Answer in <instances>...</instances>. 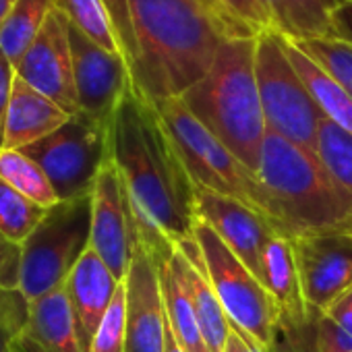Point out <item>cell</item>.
Wrapping results in <instances>:
<instances>
[{
	"label": "cell",
	"instance_id": "1",
	"mask_svg": "<svg viewBox=\"0 0 352 352\" xmlns=\"http://www.w3.org/2000/svg\"><path fill=\"white\" fill-rule=\"evenodd\" d=\"M110 157L126 187L141 245L168 259L199 222L191 176L155 106L131 87L110 120Z\"/></svg>",
	"mask_w": 352,
	"mask_h": 352
},
{
	"label": "cell",
	"instance_id": "2",
	"mask_svg": "<svg viewBox=\"0 0 352 352\" xmlns=\"http://www.w3.org/2000/svg\"><path fill=\"white\" fill-rule=\"evenodd\" d=\"M135 36L133 87L147 102L183 98L230 38L201 0H126Z\"/></svg>",
	"mask_w": 352,
	"mask_h": 352
},
{
	"label": "cell",
	"instance_id": "3",
	"mask_svg": "<svg viewBox=\"0 0 352 352\" xmlns=\"http://www.w3.org/2000/svg\"><path fill=\"white\" fill-rule=\"evenodd\" d=\"M276 234L290 241L352 232V193L325 170L317 155L267 131L257 170Z\"/></svg>",
	"mask_w": 352,
	"mask_h": 352
},
{
	"label": "cell",
	"instance_id": "4",
	"mask_svg": "<svg viewBox=\"0 0 352 352\" xmlns=\"http://www.w3.org/2000/svg\"><path fill=\"white\" fill-rule=\"evenodd\" d=\"M181 100L216 139L257 174L267 124L255 75V38H226L208 75Z\"/></svg>",
	"mask_w": 352,
	"mask_h": 352
},
{
	"label": "cell",
	"instance_id": "5",
	"mask_svg": "<svg viewBox=\"0 0 352 352\" xmlns=\"http://www.w3.org/2000/svg\"><path fill=\"white\" fill-rule=\"evenodd\" d=\"M153 106L197 189L236 199L267 218L265 195L257 174L251 172L220 139H216L191 114L181 98L164 100Z\"/></svg>",
	"mask_w": 352,
	"mask_h": 352
},
{
	"label": "cell",
	"instance_id": "6",
	"mask_svg": "<svg viewBox=\"0 0 352 352\" xmlns=\"http://www.w3.org/2000/svg\"><path fill=\"white\" fill-rule=\"evenodd\" d=\"M255 75L267 131L317 155V133L325 116L292 65L280 32L255 38Z\"/></svg>",
	"mask_w": 352,
	"mask_h": 352
},
{
	"label": "cell",
	"instance_id": "7",
	"mask_svg": "<svg viewBox=\"0 0 352 352\" xmlns=\"http://www.w3.org/2000/svg\"><path fill=\"white\" fill-rule=\"evenodd\" d=\"M91 195L48 208L34 232L21 243L19 290L32 302L65 286L89 249Z\"/></svg>",
	"mask_w": 352,
	"mask_h": 352
},
{
	"label": "cell",
	"instance_id": "8",
	"mask_svg": "<svg viewBox=\"0 0 352 352\" xmlns=\"http://www.w3.org/2000/svg\"><path fill=\"white\" fill-rule=\"evenodd\" d=\"M193 234L201 247L210 282L226 311L228 321L259 350L272 352L280 317L270 290L224 245L212 226L199 220Z\"/></svg>",
	"mask_w": 352,
	"mask_h": 352
},
{
	"label": "cell",
	"instance_id": "9",
	"mask_svg": "<svg viewBox=\"0 0 352 352\" xmlns=\"http://www.w3.org/2000/svg\"><path fill=\"white\" fill-rule=\"evenodd\" d=\"M21 151L44 170L58 201L87 197L110 157V122L77 112L58 131Z\"/></svg>",
	"mask_w": 352,
	"mask_h": 352
},
{
	"label": "cell",
	"instance_id": "10",
	"mask_svg": "<svg viewBox=\"0 0 352 352\" xmlns=\"http://www.w3.org/2000/svg\"><path fill=\"white\" fill-rule=\"evenodd\" d=\"M139 245V226L126 187L116 164L112 157H108L98 174L91 193L89 249L108 265L118 282H124Z\"/></svg>",
	"mask_w": 352,
	"mask_h": 352
},
{
	"label": "cell",
	"instance_id": "11",
	"mask_svg": "<svg viewBox=\"0 0 352 352\" xmlns=\"http://www.w3.org/2000/svg\"><path fill=\"white\" fill-rule=\"evenodd\" d=\"M300 290L311 313H327L352 290V232L292 241Z\"/></svg>",
	"mask_w": 352,
	"mask_h": 352
},
{
	"label": "cell",
	"instance_id": "12",
	"mask_svg": "<svg viewBox=\"0 0 352 352\" xmlns=\"http://www.w3.org/2000/svg\"><path fill=\"white\" fill-rule=\"evenodd\" d=\"M69 42L73 54V75L79 112L96 120L110 122L120 100L133 87V77L126 58L94 44L71 23Z\"/></svg>",
	"mask_w": 352,
	"mask_h": 352
},
{
	"label": "cell",
	"instance_id": "13",
	"mask_svg": "<svg viewBox=\"0 0 352 352\" xmlns=\"http://www.w3.org/2000/svg\"><path fill=\"white\" fill-rule=\"evenodd\" d=\"M17 77L32 85L36 91L50 98L65 112H79L69 42V21L60 11L54 9L48 15L38 38L17 65Z\"/></svg>",
	"mask_w": 352,
	"mask_h": 352
},
{
	"label": "cell",
	"instance_id": "14",
	"mask_svg": "<svg viewBox=\"0 0 352 352\" xmlns=\"http://www.w3.org/2000/svg\"><path fill=\"white\" fill-rule=\"evenodd\" d=\"M195 210L197 218L212 226L224 245L263 284V253L276 236L267 218L236 199L208 189H197Z\"/></svg>",
	"mask_w": 352,
	"mask_h": 352
},
{
	"label": "cell",
	"instance_id": "15",
	"mask_svg": "<svg viewBox=\"0 0 352 352\" xmlns=\"http://www.w3.org/2000/svg\"><path fill=\"white\" fill-rule=\"evenodd\" d=\"M126 286V352H164L168 315L160 288L157 263L143 245L135 251Z\"/></svg>",
	"mask_w": 352,
	"mask_h": 352
},
{
	"label": "cell",
	"instance_id": "16",
	"mask_svg": "<svg viewBox=\"0 0 352 352\" xmlns=\"http://www.w3.org/2000/svg\"><path fill=\"white\" fill-rule=\"evenodd\" d=\"M120 282L108 270V265L87 249L79 263L73 267L71 276L65 282L69 302L75 315L79 342L85 352H89L94 336L118 290Z\"/></svg>",
	"mask_w": 352,
	"mask_h": 352
},
{
	"label": "cell",
	"instance_id": "17",
	"mask_svg": "<svg viewBox=\"0 0 352 352\" xmlns=\"http://www.w3.org/2000/svg\"><path fill=\"white\" fill-rule=\"evenodd\" d=\"M15 350L19 352H85L65 286L30 302V317Z\"/></svg>",
	"mask_w": 352,
	"mask_h": 352
},
{
	"label": "cell",
	"instance_id": "18",
	"mask_svg": "<svg viewBox=\"0 0 352 352\" xmlns=\"http://www.w3.org/2000/svg\"><path fill=\"white\" fill-rule=\"evenodd\" d=\"M176 247V259H179L181 274L191 292L201 338L206 342L208 352H224L226 340L232 331V323L226 317V311L210 282L206 259L201 247L195 236L181 241Z\"/></svg>",
	"mask_w": 352,
	"mask_h": 352
},
{
	"label": "cell",
	"instance_id": "19",
	"mask_svg": "<svg viewBox=\"0 0 352 352\" xmlns=\"http://www.w3.org/2000/svg\"><path fill=\"white\" fill-rule=\"evenodd\" d=\"M71 116L73 114L65 112L50 98L17 77L5 116L3 149H25L58 131Z\"/></svg>",
	"mask_w": 352,
	"mask_h": 352
},
{
	"label": "cell",
	"instance_id": "20",
	"mask_svg": "<svg viewBox=\"0 0 352 352\" xmlns=\"http://www.w3.org/2000/svg\"><path fill=\"white\" fill-rule=\"evenodd\" d=\"M263 286L278 307V329H292L307 321L309 309L302 298L292 241L276 234L263 253Z\"/></svg>",
	"mask_w": 352,
	"mask_h": 352
},
{
	"label": "cell",
	"instance_id": "21",
	"mask_svg": "<svg viewBox=\"0 0 352 352\" xmlns=\"http://www.w3.org/2000/svg\"><path fill=\"white\" fill-rule=\"evenodd\" d=\"M157 274H160V288H162L168 323L176 340L181 342V346L187 352H208L206 342L201 338L191 292L181 274L179 259H176V247L168 259L157 263Z\"/></svg>",
	"mask_w": 352,
	"mask_h": 352
},
{
	"label": "cell",
	"instance_id": "22",
	"mask_svg": "<svg viewBox=\"0 0 352 352\" xmlns=\"http://www.w3.org/2000/svg\"><path fill=\"white\" fill-rule=\"evenodd\" d=\"M284 42L292 65L296 67L300 79L305 81L313 100L321 108L323 116L352 135V96L315 60H311L290 38L284 36Z\"/></svg>",
	"mask_w": 352,
	"mask_h": 352
},
{
	"label": "cell",
	"instance_id": "23",
	"mask_svg": "<svg viewBox=\"0 0 352 352\" xmlns=\"http://www.w3.org/2000/svg\"><path fill=\"white\" fill-rule=\"evenodd\" d=\"M276 32L290 40L333 38L331 11L323 0H261Z\"/></svg>",
	"mask_w": 352,
	"mask_h": 352
},
{
	"label": "cell",
	"instance_id": "24",
	"mask_svg": "<svg viewBox=\"0 0 352 352\" xmlns=\"http://www.w3.org/2000/svg\"><path fill=\"white\" fill-rule=\"evenodd\" d=\"M52 11L54 0H15L13 3L7 21L0 28V48L15 65V69Z\"/></svg>",
	"mask_w": 352,
	"mask_h": 352
},
{
	"label": "cell",
	"instance_id": "25",
	"mask_svg": "<svg viewBox=\"0 0 352 352\" xmlns=\"http://www.w3.org/2000/svg\"><path fill=\"white\" fill-rule=\"evenodd\" d=\"M54 9L60 11L67 21L94 44L124 56L120 36L106 0H54Z\"/></svg>",
	"mask_w": 352,
	"mask_h": 352
},
{
	"label": "cell",
	"instance_id": "26",
	"mask_svg": "<svg viewBox=\"0 0 352 352\" xmlns=\"http://www.w3.org/2000/svg\"><path fill=\"white\" fill-rule=\"evenodd\" d=\"M0 179L46 210L58 204L44 170L21 149H0Z\"/></svg>",
	"mask_w": 352,
	"mask_h": 352
},
{
	"label": "cell",
	"instance_id": "27",
	"mask_svg": "<svg viewBox=\"0 0 352 352\" xmlns=\"http://www.w3.org/2000/svg\"><path fill=\"white\" fill-rule=\"evenodd\" d=\"M46 208L21 195L0 179V232L21 245L44 218Z\"/></svg>",
	"mask_w": 352,
	"mask_h": 352
},
{
	"label": "cell",
	"instance_id": "28",
	"mask_svg": "<svg viewBox=\"0 0 352 352\" xmlns=\"http://www.w3.org/2000/svg\"><path fill=\"white\" fill-rule=\"evenodd\" d=\"M317 157L333 179L352 193V135L323 118L317 133Z\"/></svg>",
	"mask_w": 352,
	"mask_h": 352
},
{
	"label": "cell",
	"instance_id": "29",
	"mask_svg": "<svg viewBox=\"0 0 352 352\" xmlns=\"http://www.w3.org/2000/svg\"><path fill=\"white\" fill-rule=\"evenodd\" d=\"M216 17L230 38H257L274 28L261 0H214Z\"/></svg>",
	"mask_w": 352,
	"mask_h": 352
},
{
	"label": "cell",
	"instance_id": "30",
	"mask_svg": "<svg viewBox=\"0 0 352 352\" xmlns=\"http://www.w3.org/2000/svg\"><path fill=\"white\" fill-rule=\"evenodd\" d=\"M311 60L329 73L352 96V46L338 38L292 40Z\"/></svg>",
	"mask_w": 352,
	"mask_h": 352
},
{
	"label": "cell",
	"instance_id": "31",
	"mask_svg": "<svg viewBox=\"0 0 352 352\" xmlns=\"http://www.w3.org/2000/svg\"><path fill=\"white\" fill-rule=\"evenodd\" d=\"M89 352H126V286L120 282L96 336Z\"/></svg>",
	"mask_w": 352,
	"mask_h": 352
},
{
	"label": "cell",
	"instance_id": "32",
	"mask_svg": "<svg viewBox=\"0 0 352 352\" xmlns=\"http://www.w3.org/2000/svg\"><path fill=\"white\" fill-rule=\"evenodd\" d=\"M30 317V300L19 288H0V352H13Z\"/></svg>",
	"mask_w": 352,
	"mask_h": 352
},
{
	"label": "cell",
	"instance_id": "33",
	"mask_svg": "<svg viewBox=\"0 0 352 352\" xmlns=\"http://www.w3.org/2000/svg\"><path fill=\"white\" fill-rule=\"evenodd\" d=\"M21 245L0 232V288H19Z\"/></svg>",
	"mask_w": 352,
	"mask_h": 352
},
{
	"label": "cell",
	"instance_id": "34",
	"mask_svg": "<svg viewBox=\"0 0 352 352\" xmlns=\"http://www.w3.org/2000/svg\"><path fill=\"white\" fill-rule=\"evenodd\" d=\"M106 5H108L110 15L114 19L116 32L120 36L122 52H124V58H126L129 69H131V63L135 56V36H133V25H131V15H129V3L126 0H106Z\"/></svg>",
	"mask_w": 352,
	"mask_h": 352
},
{
	"label": "cell",
	"instance_id": "35",
	"mask_svg": "<svg viewBox=\"0 0 352 352\" xmlns=\"http://www.w3.org/2000/svg\"><path fill=\"white\" fill-rule=\"evenodd\" d=\"M17 81V69L9 60V56L0 48V149H3V131H5V116L11 102V94Z\"/></svg>",
	"mask_w": 352,
	"mask_h": 352
},
{
	"label": "cell",
	"instance_id": "36",
	"mask_svg": "<svg viewBox=\"0 0 352 352\" xmlns=\"http://www.w3.org/2000/svg\"><path fill=\"white\" fill-rule=\"evenodd\" d=\"M331 34L333 38L352 46V3L350 0H342L331 11Z\"/></svg>",
	"mask_w": 352,
	"mask_h": 352
},
{
	"label": "cell",
	"instance_id": "37",
	"mask_svg": "<svg viewBox=\"0 0 352 352\" xmlns=\"http://www.w3.org/2000/svg\"><path fill=\"white\" fill-rule=\"evenodd\" d=\"M327 315L352 338V309H350V305H348V300H346V296H342L329 311H327Z\"/></svg>",
	"mask_w": 352,
	"mask_h": 352
},
{
	"label": "cell",
	"instance_id": "38",
	"mask_svg": "<svg viewBox=\"0 0 352 352\" xmlns=\"http://www.w3.org/2000/svg\"><path fill=\"white\" fill-rule=\"evenodd\" d=\"M224 352H255V344L249 342L243 333H239V331L232 327V331H230V336H228V340H226Z\"/></svg>",
	"mask_w": 352,
	"mask_h": 352
},
{
	"label": "cell",
	"instance_id": "39",
	"mask_svg": "<svg viewBox=\"0 0 352 352\" xmlns=\"http://www.w3.org/2000/svg\"><path fill=\"white\" fill-rule=\"evenodd\" d=\"M164 352H187V350L181 346V342L176 340V336H174L170 323H168V333H166V348H164Z\"/></svg>",
	"mask_w": 352,
	"mask_h": 352
},
{
	"label": "cell",
	"instance_id": "40",
	"mask_svg": "<svg viewBox=\"0 0 352 352\" xmlns=\"http://www.w3.org/2000/svg\"><path fill=\"white\" fill-rule=\"evenodd\" d=\"M13 3L15 0H0V28H3V23L7 21V17L13 9Z\"/></svg>",
	"mask_w": 352,
	"mask_h": 352
},
{
	"label": "cell",
	"instance_id": "41",
	"mask_svg": "<svg viewBox=\"0 0 352 352\" xmlns=\"http://www.w3.org/2000/svg\"><path fill=\"white\" fill-rule=\"evenodd\" d=\"M201 3H204V5L208 7V11H210V13L216 17V7H214V0H201ZM216 19H218V17H216ZM218 23H220V21H218Z\"/></svg>",
	"mask_w": 352,
	"mask_h": 352
},
{
	"label": "cell",
	"instance_id": "42",
	"mask_svg": "<svg viewBox=\"0 0 352 352\" xmlns=\"http://www.w3.org/2000/svg\"><path fill=\"white\" fill-rule=\"evenodd\" d=\"M340 3H342V0H323V5H325V7H327L329 11H333V9H336V7H338Z\"/></svg>",
	"mask_w": 352,
	"mask_h": 352
},
{
	"label": "cell",
	"instance_id": "43",
	"mask_svg": "<svg viewBox=\"0 0 352 352\" xmlns=\"http://www.w3.org/2000/svg\"><path fill=\"white\" fill-rule=\"evenodd\" d=\"M346 300H348V305H350V309H352V290L346 294Z\"/></svg>",
	"mask_w": 352,
	"mask_h": 352
},
{
	"label": "cell",
	"instance_id": "44",
	"mask_svg": "<svg viewBox=\"0 0 352 352\" xmlns=\"http://www.w3.org/2000/svg\"><path fill=\"white\" fill-rule=\"evenodd\" d=\"M255 352H263V350H259V348H257V346H255Z\"/></svg>",
	"mask_w": 352,
	"mask_h": 352
},
{
	"label": "cell",
	"instance_id": "45",
	"mask_svg": "<svg viewBox=\"0 0 352 352\" xmlns=\"http://www.w3.org/2000/svg\"><path fill=\"white\" fill-rule=\"evenodd\" d=\"M13 352H19V350H13Z\"/></svg>",
	"mask_w": 352,
	"mask_h": 352
},
{
	"label": "cell",
	"instance_id": "46",
	"mask_svg": "<svg viewBox=\"0 0 352 352\" xmlns=\"http://www.w3.org/2000/svg\"><path fill=\"white\" fill-rule=\"evenodd\" d=\"M350 3H352V0H350Z\"/></svg>",
	"mask_w": 352,
	"mask_h": 352
}]
</instances>
